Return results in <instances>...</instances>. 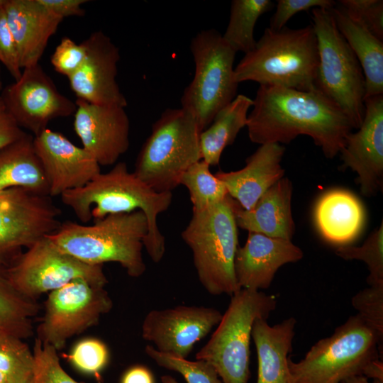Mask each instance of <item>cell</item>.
I'll use <instances>...</instances> for the list:
<instances>
[{
  "label": "cell",
  "mask_w": 383,
  "mask_h": 383,
  "mask_svg": "<svg viewBox=\"0 0 383 383\" xmlns=\"http://www.w3.org/2000/svg\"><path fill=\"white\" fill-rule=\"evenodd\" d=\"M252 107L246 127L250 140L260 145L287 144L305 135L332 159L355 129L345 112L317 88L260 85Z\"/></svg>",
  "instance_id": "obj_1"
},
{
  "label": "cell",
  "mask_w": 383,
  "mask_h": 383,
  "mask_svg": "<svg viewBox=\"0 0 383 383\" xmlns=\"http://www.w3.org/2000/svg\"><path fill=\"white\" fill-rule=\"evenodd\" d=\"M60 197L83 223L110 214L141 211L148 224L144 248L155 263L164 257L165 239L157 218L170 206L172 193L156 192L129 172L125 162L116 164L109 172H100L84 187L67 191Z\"/></svg>",
  "instance_id": "obj_2"
},
{
  "label": "cell",
  "mask_w": 383,
  "mask_h": 383,
  "mask_svg": "<svg viewBox=\"0 0 383 383\" xmlns=\"http://www.w3.org/2000/svg\"><path fill=\"white\" fill-rule=\"evenodd\" d=\"M382 343L359 315L350 316L301 360L289 357L290 383H340L356 375L383 382Z\"/></svg>",
  "instance_id": "obj_3"
},
{
  "label": "cell",
  "mask_w": 383,
  "mask_h": 383,
  "mask_svg": "<svg viewBox=\"0 0 383 383\" xmlns=\"http://www.w3.org/2000/svg\"><path fill=\"white\" fill-rule=\"evenodd\" d=\"M317 38L312 25L274 30L267 28L252 50L234 68L239 84L253 81L299 91L316 88Z\"/></svg>",
  "instance_id": "obj_4"
},
{
  "label": "cell",
  "mask_w": 383,
  "mask_h": 383,
  "mask_svg": "<svg viewBox=\"0 0 383 383\" xmlns=\"http://www.w3.org/2000/svg\"><path fill=\"white\" fill-rule=\"evenodd\" d=\"M92 225L72 221L62 223L48 237L62 251L92 265L119 263L131 277L146 270L143 241L148 231L146 216L141 211L110 214Z\"/></svg>",
  "instance_id": "obj_5"
},
{
  "label": "cell",
  "mask_w": 383,
  "mask_h": 383,
  "mask_svg": "<svg viewBox=\"0 0 383 383\" xmlns=\"http://www.w3.org/2000/svg\"><path fill=\"white\" fill-rule=\"evenodd\" d=\"M236 204L228 195L208 209L193 212L182 232L183 240L192 250L198 279L211 295L231 296L240 289L234 270L238 248Z\"/></svg>",
  "instance_id": "obj_6"
},
{
  "label": "cell",
  "mask_w": 383,
  "mask_h": 383,
  "mask_svg": "<svg viewBox=\"0 0 383 383\" xmlns=\"http://www.w3.org/2000/svg\"><path fill=\"white\" fill-rule=\"evenodd\" d=\"M200 133L188 111L165 110L140 150L133 173L156 192H172L188 168L201 160Z\"/></svg>",
  "instance_id": "obj_7"
},
{
  "label": "cell",
  "mask_w": 383,
  "mask_h": 383,
  "mask_svg": "<svg viewBox=\"0 0 383 383\" xmlns=\"http://www.w3.org/2000/svg\"><path fill=\"white\" fill-rule=\"evenodd\" d=\"M276 306L274 295L240 289L196 359L210 363L223 383H248L253 324L257 318L267 319Z\"/></svg>",
  "instance_id": "obj_8"
},
{
  "label": "cell",
  "mask_w": 383,
  "mask_h": 383,
  "mask_svg": "<svg viewBox=\"0 0 383 383\" xmlns=\"http://www.w3.org/2000/svg\"><path fill=\"white\" fill-rule=\"evenodd\" d=\"M190 50L195 72L180 101L182 109L194 117L201 132L237 96L233 68L236 52L215 29L199 32L192 39Z\"/></svg>",
  "instance_id": "obj_9"
},
{
  "label": "cell",
  "mask_w": 383,
  "mask_h": 383,
  "mask_svg": "<svg viewBox=\"0 0 383 383\" xmlns=\"http://www.w3.org/2000/svg\"><path fill=\"white\" fill-rule=\"evenodd\" d=\"M311 13L318 50L316 88L335 102L357 129L365 111L362 69L338 31L330 11L314 8Z\"/></svg>",
  "instance_id": "obj_10"
},
{
  "label": "cell",
  "mask_w": 383,
  "mask_h": 383,
  "mask_svg": "<svg viewBox=\"0 0 383 383\" xmlns=\"http://www.w3.org/2000/svg\"><path fill=\"white\" fill-rule=\"evenodd\" d=\"M12 284L23 295L37 300L43 293L82 278L104 287L108 279L103 265L84 263L62 251L48 236L35 243L7 267Z\"/></svg>",
  "instance_id": "obj_11"
},
{
  "label": "cell",
  "mask_w": 383,
  "mask_h": 383,
  "mask_svg": "<svg viewBox=\"0 0 383 383\" xmlns=\"http://www.w3.org/2000/svg\"><path fill=\"white\" fill-rule=\"evenodd\" d=\"M60 215L49 195L21 187L0 192V265L8 267L23 248L55 233Z\"/></svg>",
  "instance_id": "obj_12"
},
{
  "label": "cell",
  "mask_w": 383,
  "mask_h": 383,
  "mask_svg": "<svg viewBox=\"0 0 383 383\" xmlns=\"http://www.w3.org/2000/svg\"><path fill=\"white\" fill-rule=\"evenodd\" d=\"M112 307L113 301L104 287L75 279L48 294L36 338L58 351L69 338L97 324Z\"/></svg>",
  "instance_id": "obj_13"
},
{
  "label": "cell",
  "mask_w": 383,
  "mask_h": 383,
  "mask_svg": "<svg viewBox=\"0 0 383 383\" xmlns=\"http://www.w3.org/2000/svg\"><path fill=\"white\" fill-rule=\"evenodd\" d=\"M18 125L35 136L48 128L53 119L67 117L76 111L75 101L61 94L42 67L23 69L20 78L1 94Z\"/></svg>",
  "instance_id": "obj_14"
},
{
  "label": "cell",
  "mask_w": 383,
  "mask_h": 383,
  "mask_svg": "<svg viewBox=\"0 0 383 383\" xmlns=\"http://www.w3.org/2000/svg\"><path fill=\"white\" fill-rule=\"evenodd\" d=\"M221 317V311L212 307L180 305L153 309L144 318L142 337L161 353L187 358Z\"/></svg>",
  "instance_id": "obj_15"
},
{
  "label": "cell",
  "mask_w": 383,
  "mask_h": 383,
  "mask_svg": "<svg viewBox=\"0 0 383 383\" xmlns=\"http://www.w3.org/2000/svg\"><path fill=\"white\" fill-rule=\"evenodd\" d=\"M361 126L350 133L340 151L343 167L357 175L360 192L371 197L383 187V94L365 99Z\"/></svg>",
  "instance_id": "obj_16"
},
{
  "label": "cell",
  "mask_w": 383,
  "mask_h": 383,
  "mask_svg": "<svg viewBox=\"0 0 383 383\" xmlns=\"http://www.w3.org/2000/svg\"><path fill=\"white\" fill-rule=\"evenodd\" d=\"M86 55L79 68L68 78L77 96L99 105L127 106V101L116 79L119 49L101 30L94 31L82 41Z\"/></svg>",
  "instance_id": "obj_17"
},
{
  "label": "cell",
  "mask_w": 383,
  "mask_h": 383,
  "mask_svg": "<svg viewBox=\"0 0 383 383\" xmlns=\"http://www.w3.org/2000/svg\"><path fill=\"white\" fill-rule=\"evenodd\" d=\"M74 129L84 148L101 166L113 165L130 145L125 107L76 99Z\"/></svg>",
  "instance_id": "obj_18"
},
{
  "label": "cell",
  "mask_w": 383,
  "mask_h": 383,
  "mask_svg": "<svg viewBox=\"0 0 383 383\" xmlns=\"http://www.w3.org/2000/svg\"><path fill=\"white\" fill-rule=\"evenodd\" d=\"M33 143L52 198L84 187L101 172L99 163L84 148L59 132L47 128L34 136Z\"/></svg>",
  "instance_id": "obj_19"
},
{
  "label": "cell",
  "mask_w": 383,
  "mask_h": 383,
  "mask_svg": "<svg viewBox=\"0 0 383 383\" xmlns=\"http://www.w3.org/2000/svg\"><path fill=\"white\" fill-rule=\"evenodd\" d=\"M303 251L291 240L248 232L234 260L235 275L240 289L261 291L272 284L284 265L302 259Z\"/></svg>",
  "instance_id": "obj_20"
},
{
  "label": "cell",
  "mask_w": 383,
  "mask_h": 383,
  "mask_svg": "<svg viewBox=\"0 0 383 383\" xmlns=\"http://www.w3.org/2000/svg\"><path fill=\"white\" fill-rule=\"evenodd\" d=\"M4 9L22 69L39 64L48 41L63 21L38 0H5Z\"/></svg>",
  "instance_id": "obj_21"
},
{
  "label": "cell",
  "mask_w": 383,
  "mask_h": 383,
  "mask_svg": "<svg viewBox=\"0 0 383 383\" xmlns=\"http://www.w3.org/2000/svg\"><path fill=\"white\" fill-rule=\"evenodd\" d=\"M285 148L279 143L260 145L237 171H219L215 176L225 185L228 195L245 210L251 209L259 199L284 177L281 162Z\"/></svg>",
  "instance_id": "obj_22"
},
{
  "label": "cell",
  "mask_w": 383,
  "mask_h": 383,
  "mask_svg": "<svg viewBox=\"0 0 383 383\" xmlns=\"http://www.w3.org/2000/svg\"><path fill=\"white\" fill-rule=\"evenodd\" d=\"M292 184L283 177L271 187L250 210L237 202L238 227L272 238L291 240L295 229L292 213Z\"/></svg>",
  "instance_id": "obj_23"
},
{
  "label": "cell",
  "mask_w": 383,
  "mask_h": 383,
  "mask_svg": "<svg viewBox=\"0 0 383 383\" xmlns=\"http://www.w3.org/2000/svg\"><path fill=\"white\" fill-rule=\"evenodd\" d=\"M296 320L289 317L270 326L257 318L252 326L258 370L257 383H290L289 354L292 350Z\"/></svg>",
  "instance_id": "obj_24"
},
{
  "label": "cell",
  "mask_w": 383,
  "mask_h": 383,
  "mask_svg": "<svg viewBox=\"0 0 383 383\" xmlns=\"http://www.w3.org/2000/svg\"><path fill=\"white\" fill-rule=\"evenodd\" d=\"M314 218L325 240L334 244H346L360 234L365 213L361 201L353 194L334 189L318 199Z\"/></svg>",
  "instance_id": "obj_25"
},
{
  "label": "cell",
  "mask_w": 383,
  "mask_h": 383,
  "mask_svg": "<svg viewBox=\"0 0 383 383\" xmlns=\"http://www.w3.org/2000/svg\"><path fill=\"white\" fill-rule=\"evenodd\" d=\"M328 10L362 69L365 79V99L383 94V40L350 18L338 3Z\"/></svg>",
  "instance_id": "obj_26"
},
{
  "label": "cell",
  "mask_w": 383,
  "mask_h": 383,
  "mask_svg": "<svg viewBox=\"0 0 383 383\" xmlns=\"http://www.w3.org/2000/svg\"><path fill=\"white\" fill-rule=\"evenodd\" d=\"M33 138L26 133L0 151V192L21 187L49 195V184Z\"/></svg>",
  "instance_id": "obj_27"
},
{
  "label": "cell",
  "mask_w": 383,
  "mask_h": 383,
  "mask_svg": "<svg viewBox=\"0 0 383 383\" xmlns=\"http://www.w3.org/2000/svg\"><path fill=\"white\" fill-rule=\"evenodd\" d=\"M253 100L238 94L214 116L211 123L199 135L201 160L210 166L219 164L221 154L231 145L240 131L246 126L248 111Z\"/></svg>",
  "instance_id": "obj_28"
},
{
  "label": "cell",
  "mask_w": 383,
  "mask_h": 383,
  "mask_svg": "<svg viewBox=\"0 0 383 383\" xmlns=\"http://www.w3.org/2000/svg\"><path fill=\"white\" fill-rule=\"evenodd\" d=\"M38 311L37 300L18 291L9 278L7 267L0 265V335L23 340L32 336V318Z\"/></svg>",
  "instance_id": "obj_29"
},
{
  "label": "cell",
  "mask_w": 383,
  "mask_h": 383,
  "mask_svg": "<svg viewBox=\"0 0 383 383\" xmlns=\"http://www.w3.org/2000/svg\"><path fill=\"white\" fill-rule=\"evenodd\" d=\"M274 7L270 0H233L229 21L222 35L225 42L236 52L245 54L252 50L256 43L254 29L257 21Z\"/></svg>",
  "instance_id": "obj_30"
},
{
  "label": "cell",
  "mask_w": 383,
  "mask_h": 383,
  "mask_svg": "<svg viewBox=\"0 0 383 383\" xmlns=\"http://www.w3.org/2000/svg\"><path fill=\"white\" fill-rule=\"evenodd\" d=\"M180 184L189 191L192 212L208 209L228 195L224 184L211 172L210 165L202 160L193 164L182 174Z\"/></svg>",
  "instance_id": "obj_31"
},
{
  "label": "cell",
  "mask_w": 383,
  "mask_h": 383,
  "mask_svg": "<svg viewBox=\"0 0 383 383\" xmlns=\"http://www.w3.org/2000/svg\"><path fill=\"white\" fill-rule=\"evenodd\" d=\"M34 358L23 339L0 335V372L13 383H32Z\"/></svg>",
  "instance_id": "obj_32"
},
{
  "label": "cell",
  "mask_w": 383,
  "mask_h": 383,
  "mask_svg": "<svg viewBox=\"0 0 383 383\" xmlns=\"http://www.w3.org/2000/svg\"><path fill=\"white\" fill-rule=\"evenodd\" d=\"M335 254L347 260H357L367 266L369 286L383 285V223L376 229L361 246H340Z\"/></svg>",
  "instance_id": "obj_33"
},
{
  "label": "cell",
  "mask_w": 383,
  "mask_h": 383,
  "mask_svg": "<svg viewBox=\"0 0 383 383\" xmlns=\"http://www.w3.org/2000/svg\"><path fill=\"white\" fill-rule=\"evenodd\" d=\"M145 352L160 367L179 373L187 383H223L214 367L205 360L192 361L161 353L150 345Z\"/></svg>",
  "instance_id": "obj_34"
},
{
  "label": "cell",
  "mask_w": 383,
  "mask_h": 383,
  "mask_svg": "<svg viewBox=\"0 0 383 383\" xmlns=\"http://www.w3.org/2000/svg\"><path fill=\"white\" fill-rule=\"evenodd\" d=\"M32 383H80L71 377L60 365L57 350L35 338Z\"/></svg>",
  "instance_id": "obj_35"
},
{
  "label": "cell",
  "mask_w": 383,
  "mask_h": 383,
  "mask_svg": "<svg viewBox=\"0 0 383 383\" xmlns=\"http://www.w3.org/2000/svg\"><path fill=\"white\" fill-rule=\"evenodd\" d=\"M357 315L382 340L383 285H372L360 291L352 298Z\"/></svg>",
  "instance_id": "obj_36"
},
{
  "label": "cell",
  "mask_w": 383,
  "mask_h": 383,
  "mask_svg": "<svg viewBox=\"0 0 383 383\" xmlns=\"http://www.w3.org/2000/svg\"><path fill=\"white\" fill-rule=\"evenodd\" d=\"M68 357L81 372L98 375L106 366L109 354L106 345L101 340L86 338L74 346Z\"/></svg>",
  "instance_id": "obj_37"
},
{
  "label": "cell",
  "mask_w": 383,
  "mask_h": 383,
  "mask_svg": "<svg viewBox=\"0 0 383 383\" xmlns=\"http://www.w3.org/2000/svg\"><path fill=\"white\" fill-rule=\"evenodd\" d=\"M338 4L350 18L383 40L382 0H340Z\"/></svg>",
  "instance_id": "obj_38"
},
{
  "label": "cell",
  "mask_w": 383,
  "mask_h": 383,
  "mask_svg": "<svg viewBox=\"0 0 383 383\" xmlns=\"http://www.w3.org/2000/svg\"><path fill=\"white\" fill-rule=\"evenodd\" d=\"M85 55L86 48L83 42L77 43L65 36L55 48L50 62L57 72L69 78L79 68Z\"/></svg>",
  "instance_id": "obj_39"
},
{
  "label": "cell",
  "mask_w": 383,
  "mask_h": 383,
  "mask_svg": "<svg viewBox=\"0 0 383 383\" xmlns=\"http://www.w3.org/2000/svg\"><path fill=\"white\" fill-rule=\"evenodd\" d=\"M335 4L336 2L332 0H278L269 28L274 30H281L299 12L314 8L330 9Z\"/></svg>",
  "instance_id": "obj_40"
},
{
  "label": "cell",
  "mask_w": 383,
  "mask_h": 383,
  "mask_svg": "<svg viewBox=\"0 0 383 383\" xmlns=\"http://www.w3.org/2000/svg\"><path fill=\"white\" fill-rule=\"evenodd\" d=\"M0 62L5 66L15 81L20 78L23 69L3 6L0 7Z\"/></svg>",
  "instance_id": "obj_41"
},
{
  "label": "cell",
  "mask_w": 383,
  "mask_h": 383,
  "mask_svg": "<svg viewBox=\"0 0 383 383\" xmlns=\"http://www.w3.org/2000/svg\"><path fill=\"white\" fill-rule=\"evenodd\" d=\"M26 134L8 111L0 94V151Z\"/></svg>",
  "instance_id": "obj_42"
},
{
  "label": "cell",
  "mask_w": 383,
  "mask_h": 383,
  "mask_svg": "<svg viewBox=\"0 0 383 383\" xmlns=\"http://www.w3.org/2000/svg\"><path fill=\"white\" fill-rule=\"evenodd\" d=\"M47 9L62 19L70 16H83L82 5L87 0H38Z\"/></svg>",
  "instance_id": "obj_43"
},
{
  "label": "cell",
  "mask_w": 383,
  "mask_h": 383,
  "mask_svg": "<svg viewBox=\"0 0 383 383\" xmlns=\"http://www.w3.org/2000/svg\"><path fill=\"white\" fill-rule=\"evenodd\" d=\"M121 383H155V379L148 368L136 365L124 373Z\"/></svg>",
  "instance_id": "obj_44"
},
{
  "label": "cell",
  "mask_w": 383,
  "mask_h": 383,
  "mask_svg": "<svg viewBox=\"0 0 383 383\" xmlns=\"http://www.w3.org/2000/svg\"><path fill=\"white\" fill-rule=\"evenodd\" d=\"M340 383H371L369 381V379L363 375H356L351 377H349ZM373 383H383L382 382L374 380Z\"/></svg>",
  "instance_id": "obj_45"
},
{
  "label": "cell",
  "mask_w": 383,
  "mask_h": 383,
  "mask_svg": "<svg viewBox=\"0 0 383 383\" xmlns=\"http://www.w3.org/2000/svg\"><path fill=\"white\" fill-rule=\"evenodd\" d=\"M161 383H179L176 379L170 375H163L160 377Z\"/></svg>",
  "instance_id": "obj_46"
},
{
  "label": "cell",
  "mask_w": 383,
  "mask_h": 383,
  "mask_svg": "<svg viewBox=\"0 0 383 383\" xmlns=\"http://www.w3.org/2000/svg\"><path fill=\"white\" fill-rule=\"evenodd\" d=\"M0 383H13L6 375L0 372Z\"/></svg>",
  "instance_id": "obj_47"
},
{
  "label": "cell",
  "mask_w": 383,
  "mask_h": 383,
  "mask_svg": "<svg viewBox=\"0 0 383 383\" xmlns=\"http://www.w3.org/2000/svg\"><path fill=\"white\" fill-rule=\"evenodd\" d=\"M1 89H2V82L1 79V72H0V91L1 90Z\"/></svg>",
  "instance_id": "obj_48"
},
{
  "label": "cell",
  "mask_w": 383,
  "mask_h": 383,
  "mask_svg": "<svg viewBox=\"0 0 383 383\" xmlns=\"http://www.w3.org/2000/svg\"><path fill=\"white\" fill-rule=\"evenodd\" d=\"M5 0H0V7L3 6Z\"/></svg>",
  "instance_id": "obj_49"
}]
</instances>
